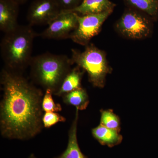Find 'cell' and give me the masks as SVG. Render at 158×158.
I'll use <instances>...</instances> for the list:
<instances>
[{
  "mask_svg": "<svg viewBox=\"0 0 158 158\" xmlns=\"http://www.w3.org/2000/svg\"><path fill=\"white\" fill-rule=\"evenodd\" d=\"M0 82V131L4 138L28 140L40 132L43 94L20 73L3 68Z\"/></svg>",
  "mask_w": 158,
  "mask_h": 158,
  "instance_id": "cell-1",
  "label": "cell"
},
{
  "mask_svg": "<svg viewBox=\"0 0 158 158\" xmlns=\"http://www.w3.org/2000/svg\"><path fill=\"white\" fill-rule=\"evenodd\" d=\"M37 36L30 25H19L13 31L5 34L1 43L5 68L20 73L30 65L33 43Z\"/></svg>",
  "mask_w": 158,
  "mask_h": 158,
  "instance_id": "cell-2",
  "label": "cell"
},
{
  "mask_svg": "<svg viewBox=\"0 0 158 158\" xmlns=\"http://www.w3.org/2000/svg\"><path fill=\"white\" fill-rule=\"evenodd\" d=\"M73 64L70 58L47 52L32 57L30 66L34 81L55 94L59 90Z\"/></svg>",
  "mask_w": 158,
  "mask_h": 158,
  "instance_id": "cell-3",
  "label": "cell"
},
{
  "mask_svg": "<svg viewBox=\"0 0 158 158\" xmlns=\"http://www.w3.org/2000/svg\"><path fill=\"white\" fill-rule=\"evenodd\" d=\"M70 59L73 64L87 72L89 81L94 86L104 87L106 77L112 70L104 51L89 44L83 52L72 49Z\"/></svg>",
  "mask_w": 158,
  "mask_h": 158,
  "instance_id": "cell-4",
  "label": "cell"
},
{
  "mask_svg": "<svg viewBox=\"0 0 158 158\" xmlns=\"http://www.w3.org/2000/svg\"><path fill=\"white\" fill-rule=\"evenodd\" d=\"M151 19L146 15L131 9L123 13L116 22L115 29L122 36L128 39H146L152 32Z\"/></svg>",
  "mask_w": 158,
  "mask_h": 158,
  "instance_id": "cell-5",
  "label": "cell"
},
{
  "mask_svg": "<svg viewBox=\"0 0 158 158\" xmlns=\"http://www.w3.org/2000/svg\"><path fill=\"white\" fill-rule=\"evenodd\" d=\"M113 11L110 10L98 14L86 15L77 14V26L71 34L69 39L80 45H88L91 39L100 32L104 23Z\"/></svg>",
  "mask_w": 158,
  "mask_h": 158,
  "instance_id": "cell-6",
  "label": "cell"
},
{
  "mask_svg": "<svg viewBox=\"0 0 158 158\" xmlns=\"http://www.w3.org/2000/svg\"><path fill=\"white\" fill-rule=\"evenodd\" d=\"M77 24V13L62 11L39 35L44 39H69L71 34L76 29Z\"/></svg>",
  "mask_w": 158,
  "mask_h": 158,
  "instance_id": "cell-7",
  "label": "cell"
},
{
  "mask_svg": "<svg viewBox=\"0 0 158 158\" xmlns=\"http://www.w3.org/2000/svg\"><path fill=\"white\" fill-rule=\"evenodd\" d=\"M62 11L57 0H35L28 11L29 25H48Z\"/></svg>",
  "mask_w": 158,
  "mask_h": 158,
  "instance_id": "cell-8",
  "label": "cell"
},
{
  "mask_svg": "<svg viewBox=\"0 0 158 158\" xmlns=\"http://www.w3.org/2000/svg\"><path fill=\"white\" fill-rule=\"evenodd\" d=\"M19 6L12 0H0V30L5 34L18 27L17 18Z\"/></svg>",
  "mask_w": 158,
  "mask_h": 158,
  "instance_id": "cell-9",
  "label": "cell"
},
{
  "mask_svg": "<svg viewBox=\"0 0 158 158\" xmlns=\"http://www.w3.org/2000/svg\"><path fill=\"white\" fill-rule=\"evenodd\" d=\"M115 6V4L109 0H83L76 8L65 11L75 12L79 15L98 14L113 10Z\"/></svg>",
  "mask_w": 158,
  "mask_h": 158,
  "instance_id": "cell-10",
  "label": "cell"
},
{
  "mask_svg": "<svg viewBox=\"0 0 158 158\" xmlns=\"http://www.w3.org/2000/svg\"><path fill=\"white\" fill-rule=\"evenodd\" d=\"M79 111L76 110L75 117L69 131L67 148L65 151L56 158H88L81 151L78 143L77 128Z\"/></svg>",
  "mask_w": 158,
  "mask_h": 158,
  "instance_id": "cell-11",
  "label": "cell"
},
{
  "mask_svg": "<svg viewBox=\"0 0 158 158\" xmlns=\"http://www.w3.org/2000/svg\"><path fill=\"white\" fill-rule=\"evenodd\" d=\"M118 131L108 128L100 124L92 130L93 136L102 145L112 147L120 144L122 141V136Z\"/></svg>",
  "mask_w": 158,
  "mask_h": 158,
  "instance_id": "cell-12",
  "label": "cell"
},
{
  "mask_svg": "<svg viewBox=\"0 0 158 158\" xmlns=\"http://www.w3.org/2000/svg\"><path fill=\"white\" fill-rule=\"evenodd\" d=\"M79 66L72 69L62 82L59 90L54 95L62 96L64 94L78 89L81 87L83 72Z\"/></svg>",
  "mask_w": 158,
  "mask_h": 158,
  "instance_id": "cell-13",
  "label": "cell"
},
{
  "mask_svg": "<svg viewBox=\"0 0 158 158\" xmlns=\"http://www.w3.org/2000/svg\"><path fill=\"white\" fill-rule=\"evenodd\" d=\"M62 97L64 103L73 106L79 110L86 109L89 103L87 91L82 88L64 94Z\"/></svg>",
  "mask_w": 158,
  "mask_h": 158,
  "instance_id": "cell-14",
  "label": "cell"
},
{
  "mask_svg": "<svg viewBox=\"0 0 158 158\" xmlns=\"http://www.w3.org/2000/svg\"><path fill=\"white\" fill-rule=\"evenodd\" d=\"M128 5L137 11L146 15L151 19L158 15V0H125Z\"/></svg>",
  "mask_w": 158,
  "mask_h": 158,
  "instance_id": "cell-15",
  "label": "cell"
},
{
  "mask_svg": "<svg viewBox=\"0 0 158 158\" xmlns=\"http://www.w3.org/2000/svg\"><path fill=\"white\" fill-rule=\"evenodd\" d=\"M101 124L110 129L116 130L118 131L120 130L119 118L112 110L101 111Z\"/></svg>",
  "mask_w": 158,
  "mask_h": 158,
  "instance_id": "cell-16",
  "label": "cell"
},
{
  "mask_svg": "<svg viewBox=\"0 0 158 158\" xmlns=\"http://www.w3.org/2000/svg\"><path fill=\"white\" fill-rule=\"evenodd\" d=\"M53 93L49 89L45 90L42 102V108L43 111L46 112L57 113L62 110L61 105L56 103L52 97Z\"/></svg>",
  "mask_w": 158,
  "mask_h": 158,
  "instance_id": "cell-17",
  "label": "cell"
},
{
  "mask_svg": "<svg viewBox=\"0 0 158 158\" xmlns=\"http://www.w3.org/2000/svg\"><path fill=\"white\" fill-rule=\"evenodd\" d=\"M66 118L59 113L53 112H46L43 115L42 122L45 128H49L59 122H64Z\"/></svg>",
  "mask_w": 158,
  "mask_h": 158,
  "instance_id": "cell-18",
  "label": "cell"
},
{
  "mask_svg": "<svg viewBox=\"0 0 158 158\" xmlns=\"http://www.w3.org/2000/svg\"><path fill=\"white\" fill-rule=\"evenodd\" d=\"M62 11H67L76 8L83 0H57Z\"/></svg>",
  "mask_w": 158,
  "mask_h": 158,
  "instance_id": "cell-19",
  "label": "cell"
},
{
  "mask_svg": "<svg viewBox=\"0 0 158 158\" xmlns=\"http://www.w3.org/2000/svg\"><path fill=\"white\" fill-rule=\"evenodd\" d=\"M12 1H14L20 5L25 3L27 0H12Z\"/></svg>",
  "mask_w": 158,
  "mask_h": 158,
  "instance_id": "cell-20",
  "label": "cell"
},
{
  "mask_svg": "<svg viewBox=\"0 0 158 158\" xmlns=\"http://www.w3.org/2000/svg\"><path fill=\"white\" fill-rule=\"evenodd\" d=\"M28 158H37L36 157V156H35L34 155V154H31V155L29 156Z\"/></svg>",
  "mask_w": 158,
  "mask_h": 158,
  "instance_id": "cell-21",
  "label": "cell"
}]
</instances>
